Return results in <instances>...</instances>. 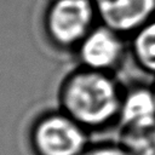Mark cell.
I'll use <instances>...</instances> for the list:
<instances>
[{
  "instance_id": "7a4b0ae2",
  "label": "cell",
  "mask_w": 155,
  "mask_h": 155,
  "mask_svg": "<svg viewBox=\"0 0 155 155\" xmlns=\"http://www.w3.org/2000/svg\"><path fill=\"white\" fill-rule=\"evenodd\" d=\"M98 23L92 0H51L42 17L46 39L63 51L76 50Z\"/></svg>"
},
{
  "instance_id": "3957f363",
  "label": "cell",
  "mask_w": 155,
  "mask_h": 155,
  "mask_svg": "<svg viewBox=\"0 0 155 155\" xmlns=\"http://www.w3.org/2000/svg\"><path fill=\"white\" fill-rule=\"evenodd\" d=\"M34 155H80L88 144V131L61 109L38 116L29 130Z\"/></svg>"
},
{
  "instance_id": "8992f818",
  "label": "cell",
  "mask_w": 155,
  "mask_h": 155,
  "mask_svg": "<svg viewBox=\"0 0 155 155\" xmlns=\"http://www.w3.org/2000/svg\"><path fill=\"white\" fill-rule=\"evenodd\" d=\"M155 121V90L153 85L133 84L124 87L117 125L139 127Z\"/></svg>"
},
{
  "instance_id": "30bf717a",
  "label": "cell",
  "mask_w": 155,
  "mask_h": 155,
  "mask_svg": "<svg viewBox=\"0 0 155 155\" xmlns=\"http://www.w3.org/2000/svg\"><path fill=\"white\" fill-rule=\"evenodd\" d=\"M153 86H154V90H155V80H154V82H153Z\"/></svg>"
},
{
  "instance_id": "52a82bcc",
  "label": "cell",
  "mask_w": 155,
  "mask_h": 155,
  "mask_svg": "<svg viewBox=\"0 0 155 155\" xmlns=\"http://www.w3.org/2000/svg\"><path fill=\"white\" fill-rule=\"evenodd\" d=\"M128 44L136 67L155 79V17L134 31Z\"/></svg>"
},
{
  "instance_id": "ba28073f",
  "label": "cell",
  "mask_w": 155,
  "mask_h": 155,
  "mask_svg": "<svg viewBox=\"0 0 155 155\" xmlns=\"http://www.w3.org/2000/svg\"><path fill=\"white\" fill-rule=\"evenodd\" d=\"M117 142L131 155H155V121L139 127L120 128Z\"/></svg>"
},
{
  "instance_id": "9c48e42d",
  "label": "cell",
  "mask_w": 155,
  "mask_h": 155,
  "mask_svg": "<svg viewBox=\"0 0 155 155\" xmlns=\"http://www.w3.org/2000/svg\"><path fill=\"white\" fill-rule=\"evenodd\" d=\"M80 155H131L119 142L90 144Z\"/></svg>"
},
{
  "instance_id": "5b68a950",
  "label": "cell",
  "mask_w": 155,
  "mask_h": 155,
  "mask_svg": "<svg viewBox=\"0 0 155 155\" xmlns=\"http://www.w3.org/2000/svg\"><path fill=\"white\" fill-rule=\"evenodd\" d=\"M98 22L130 38L155 17V0H92Z\"/></svg>"
},
{
  "instance_id": "277c9868",
  "label": "cell",
  "mask_w": 155,
  "mask_h": 155,
  "mask_svg": "<svg viewBox=\"0 0 155 155\" xmlns=\"http://www.w3.org/2000/svg\"><path fill=\"white\" fill-rule=\"evenodd\" d=\"M80 67L114 74L130 54L128 38L98 23L79 44Z\"/></svg>"
},
{
  "instance_id": "6da1fadb",
  "label": "cell",
  "mask_w": 155,
  "mask_h": 155,
  "mask_svg": "<svg viewBox=\"0 0 155 155\" xmlns=\"http://www.w3.org/2000/svg\"><path fill=\"white\" fill-rule=\"evenodd\" d=\"M122 92L114 74L80 67L62 81L58 101L62 111L92 132L117 124Z\"/></svg>"
}]
</instances>
